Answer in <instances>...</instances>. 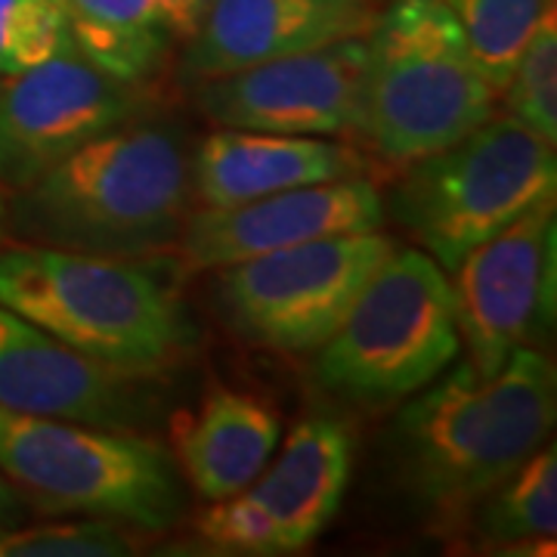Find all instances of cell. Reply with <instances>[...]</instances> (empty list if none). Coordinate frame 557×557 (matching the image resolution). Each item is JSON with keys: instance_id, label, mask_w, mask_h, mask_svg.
<instances>
[{"instance_id": "1", "label": "cell", "mask_w": 557, "mask_h": 557, "mask_svg": "<svg viewBox=\"0 0 557 557\" xmlns=\"http://www.w3.org/2000/svg\"><path fill=\"white\" fill-rule=\"evenodd\" d=\"M557 416L555 362L520 347L493 379L465 359L399 409L394 465L409 498L453 530L545 446Z\"/></svg>"}, {"instance_id": "2", "label": "cell", "mask_w": 557, "mask_h": 557, "mask_svg": "<svg viewBox=\"0 0 557 557\" xmlns=\"http://www.w3.org/2000/svg\"><path fill=\"white\" fill-rule=\"evenodd\" d=\"M189 152L171 124L134 119L7 199L10 245L146 260L189 218Z\"/></svg>"}, {"instance_id": "3", "label": "cell", "mask_w": 557, "mask_h": 557, "mask_svg": "<svg viewBox=\"0 0 557 557\" xmlns=\"http://www.w3.org/2000/svg\"><path fill=\"white\" fill-rule=\"evenodd\" d=\"M0 307L81 357L137 379L174 362L186 344L177 295L146 260L3 245Z\"/></svg>"}, {"instance_id": "4", "label": "cell", "mask_w": 557, "mask_h": 557, "mask_svg": "<svg viewBox=\"0 0 557 557\" xmlns=\"http://www.w3.org/2000/svg\"><path fill=\"white\" fill-rule=\"evenodd\" d=\"M446 0H387L366 35L357 134L372 156L406 168L453 146L496 112Z\"/></svg>"}, {"instance_id": "5", "label": "cell", "mask_w": 557, "mask_h": 557, "mask_svg": "<svg viewBox=\"0 0 557 557\" xmlns=\"http://www.w3.org/2000/svg\"><path fill=\"white\" fill-rule=\"evenodd\" d=\"M0 474L28 508L164 533L186 515V480L156 440L124 428L0 406Z\"/></svg>"}, {"instance_id": "6", "label": "cell", "mask_w": 557, "mask_h": 557, "mask_svg": "<svg viewBox=\"0 0 557 557\" xmlns=\"http://www.w3.org/2000/svg\"><path fill=\"white\" fill-rule=\"evenodd\" d=\"M399 171L384 214L446 273L557 193L555 143L508 112Z\"/></svg>"}, {"instance_id": "7", "label": "cell", "mask_w": 557, "mask_h": 557, "mask_svg": "<svg viewBox=\"0 0 557 557\" xmlns=\"http://www.w3.org/2000/svg\"><path fill=\"white\" fill-rule=\"evenodd\" d=\"M461 350L449 273L418 248H394L338 332L317 350V384L362 409L416 397Z\"/></svg>"}, {"instance_id": "8", "label": "cell", "mask_w": 557, "mask_h": 557, "mask_svg": "<svg viewBox=\"0 0 557 557\" xmlns=\"http://www.w3.org/2000/svg\"><path fill=\"white\" fill-rule=\"evenodd\" d=\"M397 242L357 233L307 242L214 270V300L242 341L270 354H317Z\"/></svg>"}, {"instance_id": "9", "label": "cell", "mask_w": 557, "mask_h": 557, "mask_svg": "<svg viewBox=\"0 0 557 557\" xmlns=\"http://www.w3.org/2000/svg\"><path fill=\"white\" fill-rule=\"evenodd\" d=\"M557 201L545 199L478 245L449 273L468 362L493 379L520 347H539L555 329Z\"/></svg>"}, {"instance_id": "10", "label": "cell", "mask_w": 557, "mask_h": 557, "mask_svg": "<svg viewBox=\"0 0 557 557\" xmlns=\"http://www.w3.org/2000/svg\"><path fill=\"white\" fill-rule=\"evenodd\" d=\"M146 115L143 87L81 57L69 40L57 57L0 78V189L20 193L90 139Z\"/></svg>"}, {"instance_id": "11", "label": "cell", "mask_w": 557, "mask_h": 557, "mask_svg": "<svg viewBox=\"0 0 557 557\" xmlns=\"http://www.w3.org/2000/svg\"><path fill=\"white\" fill-rule=\"evenodd\" d=\"M366 78V35L258 62L199 81L196 106L218 127L344 137L357 134Z\"/></svg>"}, {"instance_id": "12", "label": "cell", "mask_w": 557, "mask_h": 557, "mask_svg": "<svg viewBox=\"0 0 557 557\" xmlns=\"http://www.w3.org/2000/svg\"><path fill=\"white\" fill-rule=\"evenodd\" d=\"M384 223L379 186L369 177H347L226 208L201 205L183 223L177 251L189 270L208 273L307 242L379 233Z\"/></svg>"}, {"instance_id": "13", "label": "cell", "mask_w": 557, "mask_h": 557, "mask_svg": "<svg viewBox=\"0 0 557 557\" xmlns=\"http://www.w3.org/2000/svg\"><path fill=\"white\" fill-rule=\"evenodd\" d=\"M0 406L124 431L152 416L143 379L81 357L7 307H0Z\"/></svg>"}, {"instance_id": "14", "label": "cell", "mask_w": 557, "mask_h": 557, "mask_svg": "<svg viewBox=\"0 0 557 557\" xmlns=\"http://www.w3.org/2000/svg\"><path fill=\"white\" fill-rule=\"evenodd\" d=\"M375 0H214L186 40L183 78L208 81L332 40L362 38Z\"/></svg>"}, {"instance_id": "15", "label": "cell", "mask_w": 557, "mask_h": 557, "mask_svg": "<svg viewBox=\"0 0 557 557\" xmlns=\"http://www.w3.org/2000/svg\"><path fill=\"white\" fill-rule=\"evenodd\" d=\"M366 174V156L335 137H292L233 127L208 134L189 159L193 193L205 208H226L298 186Z\"/></svg>"}, {"instance_id": "16", "label": "cell", "mask_w": 557, "mask_h": 557, "mask_svg": "<svg viewBox=\"0 0 557 557\" xmlns=\"http://www.w3.org/2000/svg\"><path fill=\"white\" fill-rule=\"evenodd\" d=\"M354 440L335 418H304L276 446L260 478L245 486L273 527L276 555L313 545L338 515L350 480Z\"/></svg>"}, {"instance_id": "17", "label": "cell", "mask_w": 557, "mask_h": 557, "mask_svg": "<svg viewBox=\"0 0 557 557\" xmlns=\"http://www.w3.org/2000/svg\"><path fill=\"white\" fill-rule=\"evenodd\" d=\"M278 446V416L263 399L214 387L177 428V468L208 502L236 496L260 478Z\"/></svg>"}, {"instance_id": "18", "label": "cell", "mask_w": 557, "mask_h": 557, "mask_svg": "<svg viewBox=\"0 0 557 557\" xmlns=\"http://www.w3.org/2000/svg\"><path fill=\"white\" fill-rule=\"evenodd\" d=\"M69 35L84 60L143 87L168 60L174 32L159 0H62Z\"/></svg>"}, {"instance_id": "19", "label": "cell", "mask_w": 557, "mask_h": 557, "mask_svg": "<svg viewBox=\"0 0 557 557\" xmlns=\"http://www.w3.org/2000/svg\"><path fill=\"white\" fill-rule=\"evenodd\" d=\"M478 533L490 545H527L555 552L557 533V453L545 443L498 483L471 511Z\"/></svg>"}, {"instance_id": "20", "label": "cell", "mask_w": 557, "mask_h": 557, "mask_svg": "<svg viewBox=\"0 0 557 557\" xmlns=\"http://www.w3.org/2000/svg\"><path fill=\"white\" fill-rule=\"evenodd\" d=\"M478 60L483 78L502 94L523 44L555 0H446Z\"/></svg>"}, {"instance_id": "21", "label": "cell", "mask_w": 557, "mask_h": 557, "mask_svg": "<svg viewBox=\"0 0 557 557\" xmlns=\"http://www.w3.org/2000/svg\"><path fill=\"white\" fill-rule=\"evenodd\" d=\"M505 112L533 134L557 143V16L555 7L539 20L530 40L523 44L511 78L498 94Z\"/></svg>"}, {"instance_id": "22", "label": "cell", "mask_w": 557, "mask_h": 557, "mask_svg": "<svg viewBox=\"0 0 557 557\" xmlns=\"http://www.w3.org/2000/svg\"><path fill=\"white\" fill-rule=\"evenodd\" d=\"M137 539L112 520H47L0 527V557H124Z\"/></svg>"}, {"instance_id": "23", "label": "cell", "mask_w": 557, "mask_h": 557, "mask_svg": "<svg viewBox=\"0 0 557 557\" xmlns=\"http://www.w3.org/2000/svg\"><path fill=\"white\" fill-rule=\"evenodd\" d=\"M69 40L62 0H0V78L47 62Z\"/></svg>"}, {"instance_id": "24", "label": "cell", "mask_w": 557, "mask_h": 557, "mask_svg": "<svg viewBox=\"0 0 557 557\" xmlns=\"http://www.w3.org/2000/svg\"><path fill=\"white\" fill-rule=\"evenodd\" d=\"M211 3L214 0H159L161 13H164V20L171 25L174 38L183 40H189L199 32V25L208 16Z\"/></svg>"}, {"instance_id": "25", "label": "cell", "mask_w": 557, "mask_h": 557, "mask_svg": "<svg viewBox=\"0 0 557 557\" xmlns=\"http://www.w3.org/2000/svg\"><path fill=\"white\" fill-rule=\"evenodd\" d=\"M28 505L25 498L13 490V483L0 474V527H16V523H25L28 520Z\"/></svg>"}, {"instance_id": "26", "label": "cell", "mask_w": 557, "mask_h": 557, "mask_svg": "<svg viewBox=\"0 0 557 557\" xmlns=\"http://www.w3.org/2000/svg\"><path fill=\"white\" fill-rule=\"evenodd\" d=\"M7 199H10V196L0 189V248L10 245V233H7Z\"/></svg>"}]
</instances>
